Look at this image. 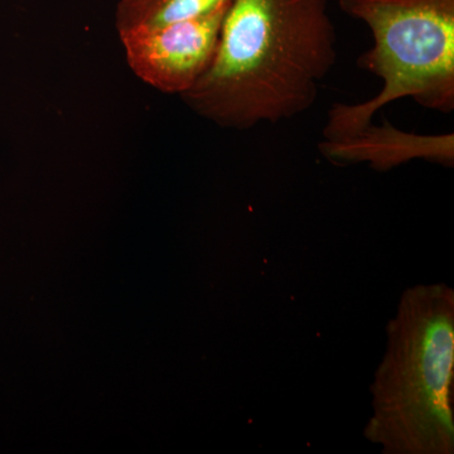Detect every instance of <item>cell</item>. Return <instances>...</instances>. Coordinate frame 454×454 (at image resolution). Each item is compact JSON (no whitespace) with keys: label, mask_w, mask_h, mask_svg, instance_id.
Masks as SVG:
<instances>
[{"label":"cell","mask_w":454,"mask_h":454,"mask_svg":"<svg viewBox=\"0 0 454 454\" xmlns=\"http://www.w3.org/2000/svg\"><path fill=\"white\" fill-rule=\"evenodd\" d=\"M230 0H119L118 32L154 29L210 13Z\"/></svg>","instance_id":"8992f818"},{"label":"cell","mask_w":454,"mask_h":454,"mask_svg":"<svg viewBox=\"0 0 454 454\" xmlns=\"http://www.w3.org/2000/svg\"><path fill=\"white\" fill-rule=\"evenodd\" d=\"M230 3L160 28L119 32L131 71L164 94H186L210 67Z\"/></svg>","instance_id":"277c9868"},{"label":"cell","mask_w":454,"mask_h":454,"mask_svg":"<svg viewBox=\"0 0 454 454\" xmlns=\"http://www.w3.org/2000/svg\"><path fill=\"white\" fill-rule=\"evenodd\" d=\"M319 152L334 164L366 163L380 172L414 160L444 167L454 164L453 133L419 136L396 129L391 124H372L348 138L322 140Z\"/></svg>","instance_id":"5b68a950"},{"label":"cell","mask_w":454,"mask_h":454,"mask_svg":"<svg viewBox=\"0 0 454 454\" xmlns=\"http://www.w3.org/2000/svg\"><path fill=\"white\" fill-rule=\"evenodd\" d=\"M336 61L327 0H231L210 67L181 98L226 129L278 124L315 106Z\"/></svg>","instance_id":"6da1fadb"},{"label":"cell","mask_w":454,"mask_h":454,"mask_svg":"<svg viewBox=\"0 0 454 454\" xmlns=\"http://www.w3.org/2000/svg\"><path fill=\"white\" fill-rule=\"evenodd\" d=\"M453 288L411 286L387 324L364 435L384 454H453Z\"/></svg>","instance_id":"7a4b0ae2"},{"label":"cell","mask_w":454,"mask_h":454,"mask_svg":"<svg viewBox=\"0 0 454 454\" xmlns=\"http://www.w3.org/2000/svg\"><path fill=\"white\" fill-rule=\"evenodd\" d=\"M361 20L372 47L358 57L361 70L382 82L378 95L328 112L325 140L348 138L372 124L382 107L402 98L432 112L454 110V0H337Z\"/></svg>","instance_id":"3957f363"}]
</instances>
